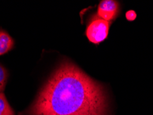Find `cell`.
<instances>
[{"label": "cell", "instance_id": "1", "mask_svg": "<svg viewBox=\"0 0 153 115\" xmlns=\"http://www.w3.org/2000/svg\"><path fill=\"white\" fill-rule=\"evenodd\" d=\"M107 108L103 85L64 59L19 115H106Z\"/></svg>", "mask_w": 153, "mask_h": 115}, {"label": "cell", "instance_id": "2", "mask_svg": "<svg viewBox=\"0 0 153 115\" xmlns=\"http://www.w3.org/2000/svg\"><path fill=\"white\" fill-rule=\"evenodd\" d=\"M111 24V22L105 21L97 15H94L87 25L85 36L90 42L97 45L100 44L106 39L108 36Z\"/></svg>", "mask_w": 153, "mask_h": 115}, {"label": "cell", "instance_id": "3", "mask_svg": "<svg viewBox=\"0 0 153 115\" xmlns=\"http://www.w3.org/2000/svg\"><path fill=\"white\" fill-rule=\"evenodd\" d=\"M120 13V4L114 0H103L99 4L97 15L99 17L111 22L116 19Z\"/></svg>", "mask_w": 153, "mask_h": 115}, {"label": "cell", "instance_id": "4", "mask_svg": "<svg viewBox=\"0 0 153 115\" xmlns=\"http://www.w3.org/2000/svg\"><path fill=\"white\" fill-rule=\"evenodd\" d=\"M14 46V39L6 31L0 29V56L8 53Z\"/></svg>", "mask_w": 153, "mask_h": 115}, {"label": "cell", "instance_id": "5", "mask_svg": "<svg viewBox=\"0 0 153 115\" xmlns=\"http://www.w3.org/2000/svg\"><path fill=\"white\" fill-rule=\"evenodd\" d=\"M0 115H15L3 92H0Z\"/></svg>", "mask_w": 153, "mask_h": 115}, {"label": "cell", "instance_id": "6", "mask_svg": "<svg viewBox=\"0 0 153 115\" xmlns=\"http://www.w3.org/2000/svg\"><path fill=\"white\" fill-rule=\"evenodd\" d=\"M8 77V73L7 70L0 64V92H2L5 89Z\"/></svg>", "mask_w": 153, "mask_h": 115}, {"label": "cell", "instance_id": "7", "mask_svg": "<svg viewBox=\"0 0 153 115\" xmlns=\"http://www.w3.org/2000/svg\"><path fill=\"white\" fill-rule=\"evenodd\" d=\"M126 19L129 22L134 21L137 18V13L134 10H128L126 13Z\"/></svg>", "mask_w": 153, "mask_h": 115}]
</instances>
